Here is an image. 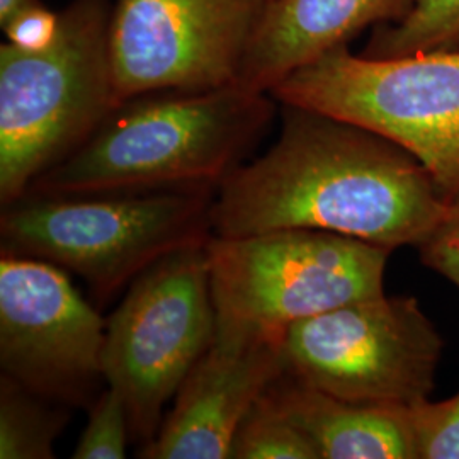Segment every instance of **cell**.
<instances>
[{
  "label": "cell",
  "instance_id": "obj_7",
  "mask_svg": "<svg viewBox=\"0 0 459 459\" xmlns=\"http://www.w3.org/2000/svg\"><path fill=\"white\" fill-rule=\"evenodd\" d=\"M206 242L150 265L106 322L102 375L123 396L132 437L142 447L157 436L165 405L213 342Z\"/></svg>",
  "mask_w": 459,
  "mask_h": 459
},
{
  "label": "cell",
  "instance_id": "obj_17",
  "mask_svg": "<svg viewBox=\"0 0 459 459\" xmlns=\"http://www.w3.org/2000/svg\"><path fill=\"white\" fill-rule=\"evenodd\" d=\"M132 427L123 396L108 386L92 402L87 426L74 447L75 459L126 458Z\"/></svg>",
  "mask_w": 459,
  "mask_h": 459
},
{
  "label": "cell",
  "instance_id": "obj_18",
  "mask_svg": "<svg viewBox=\"0 0 459 459\" xmlns=\"http://www.w3.org/2000/svg\"><path fill=\"white\" fill-rule=\"evenodd\" d=\"M417 459H459V394L409 407Z\"/></svg>",
  "mask_w": 459,
  "mask_h": 459
},
{
  "label": "cell",
  "instance_id": "obj_12",
  "mask_svg": "<svg viewBox=\"0 0 459 459\" xmlns=\"http://www.w3.org/2000/svg\"><path fill=\"white\" fill-rule=\"evenodd\" d=\"M411 5L413 0H267L238 82L271 92L296 70L349 47L364 30L402 21Z\"/></svg>",
  "mask_w": 459,
  "mask_h": 459
},
{
  "label": "cell",
  "instance_id": "obj_6",
  "mask_svg": "<svg viewBox=\"0 0 459 459\" xmlns=\"http://www.w3.org/2000/svg\"><path fill=\"white\" fill-rule=\"evenodd\" d=\"M269 94L394 142L426 167L444 196L459 197V49L373 58L342 47Z\"/></svg>",
  "mask_w": 459,
  "mask_h": 459
},
{
  "label": "cell",
  "instance_id": "obj_5",
  "mask_svg": "<svg viewBox=\"0 0 459 459\" xmlns=\"http://www.w3.org/2000/svg\"><path fill=\"white\" fill-rule=\"evenodd\" d=\"M388 248L324 230H274L206 242L216 330L284 341L288 328L385 295Z\"/></svg>",
  "mask_w": 459,
  "mask_h": 459
},
{
  "label": "cell",
  "instance_id": "obj_9",
  "mask_svg": "<svg viewBox=\"0 0 459 459\" xmlns=\"http://www.w3.org/2000/svg\"><path fill=\"white\" fill-rule=\"evenodd\" d=\"M267 0H116L111 65L117 102L240 81Z\"/></svg>",
  "mask_w": 459,
  "mask_h": 459
},
{
  "label": "cell",
  "instance_id": "obj_15",
  "mask_svg": "<svg viewBox=\"0 0 459 459\" xmlns=\"http://www.w3.org/2000/svg\"><path fill=\"white\" fill-rule=\"evenodd\" d=\"M459 49V0H413L411 13L373 30L362 55L396 58Z\"/></svg>",
  "mask_w": 459,
  "mask_h": 459
},
{
  "label": "cell",
  "instance_id": "obj_1",
  "mask_svg": "<svg viewBox=\"0 0 459 459\" xmlns=\"http://www.w3.org/2000/svg\"><path fill=\"white\" fill-rule=\"evenodd\" d=\"M279 138L214 195L212 231L324 230L394 250L419 247L449 199L411 153L342 119L282 106Z\"/></svg>",
  "mask_w": 459,
  "mask_h": 459
},
{
  "label": "cell",
  "instance_id": "obj_11",
  "mask_svg": "<svg viewBox=\"0 0 459 459\" xmlns=\"http://www.w3.org/2000/svg\"><path fill=\"white\" fill-rule=\"evenodd\" d=\"M286 373L282 341L214 332L174 396L145 459H230L233 437L254 403Z\"/></svg>",
  "mask_w": 459,
  "mask_h": 459
},
{
  "label": "cell",
  "instance_id": "obj_20",
  "mask_svg": "<svg viewBox=\"0 0 459 459\" xmlns=\"http://www.w3.org/2000/svg\"><path fill=\"white\" fill-rule=\"evenodd\" d=\"M7 43L26 51H41L51 47L60 31V13L41 4L28 7L2 26Z\"/></svg>",
  "mask_w": 459,
  "mask_h": 459
},
{
  "label": "cell",
  "instance_id": "obj_2",
  "mask_svg": "<svg viewBox=\"0 0 459 459\" xmlns=\"http://www.w3.org/2000/svg\"><path fill=\"white\" fill-rule=\"evenodd\" d=\"M274 113L276 99L240 82L134 96L119 102L83 145L41 174L26 195L218 189Z\"/></svg>",
  "mask_w": 459,
  "mask_h": 459
},
{
  "label": "cell",
  "instance_id": "obj_8",
  "mask_svg": "<svg viewBox=\"0 0 459 459\" xmlns=\"http://www.w3.org/2000/svg\"><path fill=\"white\" fill-rule=\"evenodd\" d=\"M444 341L411 296H373L288 328L286 375L359 403L411 407L427 400Z\"/></svg>",
  "mask_w": 459,
  "mask_h": 459
},
{
  "label": "cell",
  "instance_id": "obj_21",
  "mask_svg": "<svg viewBox=\"0 0 459 459\" xmlns=\"http://www.w3.org/2000/svg\"><path fill=\"white\" fill-rule=\"evenodd\" d=\"M41 4V0H0V26H5L21 11Z\"/></svg>",
  "mask_w": 459,
  "mask_h": 459
},
{
  "label": "cell",
  "instance_id": "obj_16",
  "mask_svg": "<svg viewBox=\"0 0 459 459\" xmlns=\"http://www.w3.org/2000/svg\"><path fill=\"white\" fill-rule=\"evenodd\" d=\"M230 459H320L312 441L281 407L271 390L254 403L238 427Z\"/></svg>",
  "mask_w": 459,
  "mask_h": 459
},
{
  "label": "cell",
  "instance_id": "obj_13",
  "mask_svg": "<svg viewBox=\"0 0 459 459\" xmlns=\"http://www.w3.org/2000/svg\"><path fill=\"white\" fill-rule=\"evenodd\" d=\"M269 390L320 459H417L409 407L349 402L286 373Z\"/></svg>",
  "mask_w": 459,
  "mask_h": 459
},
{
  "label": "cell",
  "instance_id": "obj_4",
  "mask_svg": "<svg viewBox=\"0 0 459 459\" xmlns=\"http://www.w3.org/2000/svg\"><path fill=\"white\" fill-rule=\"evenodd\" d=\"M216 187L87 196H26L4 206L2 254L70 271L100 301L150 265L206 242Z\"/></svg>",
  "mask_w": 459,
  "mask_h": 459
},
{
  "label": "cell",
  "instance_id": "obj_3",
  "mask_svg": "<svg viewBox=\"0 0 459 459\" xmlns=\"http://www.w3.org/2000/svg\"><path fill=\"white\" fill-rule=\"evenodd\" d=\"M109 0H72L55 43L0 45V203L26 196L119 104L111 65Z\"/></svg>",
  "mask_w": 459,
  "mask_h": 459
},
{
  "label": "cell",
  "instance_id": "obj_10",
  "mask_svg": "<svg viewBox=\"0 0 459 459\" xmlns=\"http://www.w3.org/2000/svg\"><path fill=\"white\" fill-rule=\"evenodd\" d=\"M106 322L55 264L2 254L0 366L33 394L81 405L102 375Z\"/></svg>",
  "mask_w": 459,
  "mask_h": 459
},
{
  "label": "cell",
  "instance_id": "obj_19",
  "mask_svg": "<svg viewBox=\"0 0 459 459\" xmlns=\"http://www.w3.org/2000/svg\"><path fill=\"white\" fill-rule=\"evenodd\" d=\"M422 263L459 288V197L449 203L447 213L419 244Z\"/></svg>",
  "mask_w": 459,
  "mask_h": 459
},
{
  "label": "cell",
  "instance_id": "obj_14",
  "mask_svg": "<svg viewBox=\"0 0 459 459\" xmlns=\"http://www.w3.org/2000/svg\"><path fill=\"white\" fill-rule=\"evenodd\" d=\"M68 420L60 403L33 394L14 379H0V459H51Z\"/></svg>",
  "mask_w": 459,
  "mask_h": 459
}]
</instances>
